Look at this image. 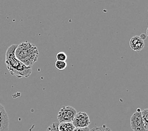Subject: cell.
<instances>
[{
    "label": "cell",
    "instance_id": "8992f818",
    "mask_svg": "<svg viewBox=\"0 0 148 131\" xmlns=\"http://www.w3.org/2000/svg\"><path fill=\"white\" fill-rule=\"evenodd\" d=\"M9 118L3 106L0 104V131H8Z\"/></svg>",
    "mask_w": 148,
    "mask_h": 131
},
{
    "label": "cell",
    "instance_id": "7c38bea8",
    "mask_svg": "<svg viewBox=\"0 0 148 131\" xmlns=\"http://www.w3.org/2000/svg\"><path fill=\"white\" fill-rule=\"evenodd\" d=\"M111 129L106 126L105 125H103L100 127H95L94 128L91 129L90 131H110Z\"/></svg>",
    "mask_w": 148,
    "mask_h": 131
},
{
    "label": "cell",
    "instance_id": "9a60e30c",
    "mask_svg": "<svg viewBox=\"0 0 148 131\" xmlns=\"http://www.w3.org/2000/svg\"><path fill=\"white\" fill-rule=\"evenodd\" d=\"M140 38H141V39L144 41V40H145L146 38V35H145V34H141L140 35V37H139Z\"/></svg>",
    "mask_w": 148,
    "mask_h": 131
},
{
    "label": "cell",
    "instance_id": "2e32d148",
    "mask_svg": "<svg viewBox=\"0 0 148 131\" xmlns=\"http://www.w3.org/2000/svg\"><path fill=\"white\" fill-rule=\"evenodd\" d=\"M110 131H112V130H110Z\"/></svg>",
    "mask_w": 148,
    "mask_h": 131
},
{
    "label": "cell",
    "instance_id": "9c48e42d",
    "mask_svg": "<svg viewBox=\"0 0 148 131\" xmlns=\"http://www.w3.org/2000/svg\"><path fill=\"white\" fill-rule=\"evenodd\" d=\"M141 113V116L142 119L143 120V123L144 127H145V129L147 131H148V109L146 108L143 110L140 111Z\"/></svg>",
    "mask_w": 148,
    "mask_h": 131
},
{
    "label": "cell",
    "instance_id": "8fae6325",
    "mask_svg": "<svg viewBox=\"0 0 148 131\" xmlns=\"http://www.w3.org/2000/svg\"><path fill=\"white\" fill-rule=\"evenodd\" d=\"M67 59H68V56H67L66 54L64 52H60L56 54V60L57 61L66 62Z\"/></svg>",
    "mask_w": 148,
    "mask_h": 131
},
{
    "label": "cell",
    "instance_id": "52a82bcc",
    "mask_svg": "<svg viewBox=\"0 0 148 131\" xmlns=\"http://www.w3.org/2000/svg\"><path fill=\"white\" fill-rule=\"evenodd\" d=\"M130 47L133 51L139 52L144 47V42L139 36H134L130 40Z\"/></svg>",
    "mask_w": 148,
    "mask_h": 131
},
{
    "label": "cell",
    "instance_id": "ba28073f",
    "mask_svg": "<svg viewBox=\"0 0 148 131\" xmlns=\"http://www.w3.org/2000/svg\"><path fill=\"white\" fill-rule=\"evenodd\" d=\"M75 129L72 122L59 123L58 125V129L59 131H73Z\"/></svg>",
    "mask_w": 148,
    "mask_h": 131
},
{
    "label": "cell",
    "instance_id": "3957f363",
    "mask_svg": "<svg viewBox=\"0 0 148 131\" xmlns=\"http://www.w3.org/2000/svg\"><path fill=\"white\" fill-rule=\"evenodd\" d=\"M77 111L71 106H64L60 109L58 114V120L59 123L72 122Z\"/></svg>",
    "mask_w": 148,
    "mask_h": 131
},
{
    "label": "cell",
    "instance_id": "5bb4252c",
    "mask_svg": "<svg viewBox=\"0 0 148 131\" xmlns=\"http://www.w3.org/2000/svg\"><path fill=\"white\" fill-rule=\"evenodd\" d=\"M90 129L88 127H86V128H75L73 131H90Z\"/></svg>",
    "mask_w": 148,
    "mask_h": 131
},
{
    "label": "cell",
    "instance_id": "5b68a950",
    "mask_svg": "<svg viewBox=\"0 0 148 131\" xmlns=\"http://www.w3.org/2000/svg\"><path fill=\"white\" fill-rule=\"evenodd\" d=\"M72 123L75 128H86L90 126V120L86 113L79 112H77Z\"/></svg>",
    "mask_w": 148,
    "mask_h": 131
},
{
    "label": "cell",
    "instance_id": "6da1fadb",
    "mask_svg": "<svg viewBox=\"0 0 148 131\" xmlns=\"http://www.w3.org/2000/svg\"><path fill=\"white\" fill-rule=\"evenodd\" d=\"M16 47L17 45L13 44L7 49L5 54V64L7 69L12 76H15L18 78H28L31 75L32 68L26 66L16 58L15 51Z\"/></svg>",
    "mask_w": 148,
    "mask_h": 131
},
{
    "label": "cell",
    "instance_id": "30bf717a",
    "mask_svg": "<svg viewBox=\"0 0 148 131\" xmlns=\"http://www.w3.org/2000/svg\"><path fill=\"white\" fill-rule=\"evenodd\" d=\"M68 64H67L66 62L64 61H56L55 63V67L56 68L58 69L59 71H63L64 70Z\"/></svg>",
    "mask_w": 148,
    "mask_h": 131
},
{
    "label": "cell",
    "instance_id": "4fadbf2b",
    "mask_svg": "<svg viewBox=\"0 0 148 131\" xmlns=\"http://www.w3.org/2000/svg\"><path fill=\"white\" fill-rule=\"evenodd\" d=\"M58 125L59 123H58L57 122L52 123L51 125L48 127L46 131H59L58 129Z\"/></svg>",
    "mask_w": 148,
    "mask_h": 131
},
{
    "label": "cell",
    "instance_id": "277c9868",
    "mask_svg": "<svg viewBox=\"0 0 148 131\" xmlns=\"http://www.w3.org/2000/svg\"><path fill=\"white\" fill-rule=\"evenodd\" d=\"M130 127L133 131H147L144 127L139 108H137L130 117Z\"/></svg>",
    "mask_w": 148,
    "mask_h": 131
},
{
    "label": "cell",
    "instance_id": "7a4b0ae2",
    "mask_svg": "<svg viewBox=\"0 0 148 131\" xmlns=\"http://www.w3.org/2000/svg\"><path fill=\"white\" fill-rule=\"evenodd\" d=\"M15 54L16 58L23 64L29 68L36 63L38 58V50L34 44L29 42H24L17 45Z\"/></svg>",
    "mask_w": 148,
    "mask_h": 131
}]
</instances>
